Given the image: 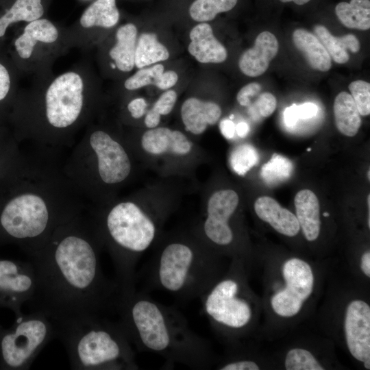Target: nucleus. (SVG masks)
I'll return each instance as SVG.
<instances>
[{
    "mask_svg": "<svg viewBox=\"0 0 370 370\" xmlns=\"http://www.w3.org/2000/svg\"><path fill=\"white\" fill-rule=\"evenodd\" d=\"M292 162L283 156L273 154L261 169V177L269 185L277 184L288 180L292 173Z\"/></svg>",
    "mask_w": 370,
    "mask_h": 370,
    "instance_id": "obj_32",
    "label": "nucleus"
},
{
    "mask_svg": "<svg viewBox=\"0 0 370 370\" xmlns=\"http://www.w3.org/2000/svg\"><path fill=\"white\" fill-rule=\"evenodd\" d=\"M349 90L360 114L369 115L370 114V84L361 79L356 80L349 84Z\"/></svg>",
    "mask_w": 370,
    "mask_h": 370,
    "instance_id": "obj_35",
    "label": "nucleus"
},
{
    "mask_svg": "<svg viewBox=\"0 0 370 370\" xmlns=\"http://www.w3.org/2000/svg\"><path fill=\"white\" fill-rule=\"evenodd\" d=\"M254 210L260 219L269 223L280 234L294 237L300 231L296 216L286 208H282L272 197H258L254 203Z\"/></svg>",
    "mask_w": 370,
    "mask_h": 370,
    "instance_id": "obj_23",
    "label": "nucleus"
},
{
    "mask_svg": "<svg viewBox=\"0 0 370 370\" xmlns=\"http://www.w3.org/2000/svg\"><path fill=\"white\" fill-rule=\"evenodd\" d=\"M238 0H195L189 8L192 19L199 23L213 20L221 12L231 10Z\"/></svg>",
    "mask_w": 370,
    "mask_h": 370,
    "instance_id": "obj_31",
    "label": "nucleus"
},
{
    "mask_svg": "<svg viewBox=\"0 0 370 370\" xmlns=\"http://www.w3.org/2000/svg\"><path fill=\"white\" fill-rule=\"evenodd\" d=\"M14 88V77L9 67L0 61V105L9 101Z\"/></svg>",
    "mask_w": 370,
    "mask_h": 370,
    "instance_id": "obj_36",
    "label": "nucleus"
},
{
    "mask_svg": "<svg viewBox=\"0 0 370 370\" xmlns=\"http://www.w3.org/2000/svg\"><path fill=\"white\" fill-rule=\"evenodd\" d=\"M17 151L0 184V245H17L28 257L61 225L88 209L63 171L61 151Z\"/></svg>",
    "mask_w": 370,
    "mask_h": 370,
    "instance_id": "obj_2",
    "label": "nucleus"
},
{
    "mask_svg": "<svg viewBox=\"0 0 370 370\" xmlns=\"http://www.w3.org/2000/svg\"><path fill=\"white\" fill-rule=\"evenodd\" d=\"M63 171L90 207L116 199L134 171L133 152L125 138L92 122L71 147Z\"/></svg>",
    "mask_w": 370,
    "mask_h": 370,
    "instance_id": "obj_6",
    "label": "nucleus"
},
{
    "mask_svg": "<svg viewBox=\"0 0 370 370\" xmlns=\"http://www.w3.org/2000/svg\"><path fill=\"white\" fill-rule=\"evenodd\" d=\"M262 90V86L257 82H251L244 86L238 92L236 99L242 106H249L251 99L258 95Z\"/></svg>",
    "mask_w": 370,
    "mask_h": 370,
    "instance_id": "obj_39",
    "label": "nucleus"
},
{
    "mask_svg": "<svg viewBox=\"0 0 370 370\" xmlns=\"http://www.w3.org/2000/svg\"><path fill=\"white\" fill-rule=\"evenodd\" d=\"M282 366L286 370H323L328 369L325 362L309 347L295 345L290 347L282 358Z\"/></svg>",
    "mask_w": 370,
    "mask_h": 370,
    "instance_id": "obj_30",
    "label": "nucleus"
},
{
    "mask_svg": "<svg viewBox=\"0 0 370 370\" xmlns=\"http://www.w3.org/2000/svg\"><path fill=\"white\" fill-rule=\"evenodd\" d=\"M259 156L256 149L250 145L237 147L230 156L232 169L238 175H244L257 164Z\"/></svg>",
    "mask_w": 370,
    "mask_h": 370,
    "instance_id": "obj_34",
    "label": "nucleus"
},
{
    "mask_svg": "<svg viewBox=\"0 0 370 370\" xmlns=\"http://www.w3.org/2000/svg\"><path fill=\"white\" fill-rule=\"evenodd\" d=\"M221 114L222 110L218 103L197 97L186 99L180 110L186 130L193 135H201L208 126L216 124Z\"/></svg>",
    "mask_w": 370,
    "mask_h": 370,
    "instance_id": "obj_20",
    "label": "nucleus"
},
{
    "mask_svg": "<svg viewBox=\"0 0 370 370\" xmlns=\"http://www.w3.org/2000/svg\"><path fill=\"white\" fill-rule=\"evenodd\" d=\"M297 112L299 119H310L317 115L318 107L314 103L306 102L297 106Z\"/></svg>",
    "mask_w": 370,
    "mask_h": 370,
    "instance_id": "obj_42",
    "label": "nucleus"
},
{
    "mask_svg": "<svg viewBox=\"0 0 370 370\" xmlns=\"http://www.w3.org/2000/svg\"><path fill=\"white\" fill-rule=\"evenodd\" d=\"M293 41L312 69L321 72L330 69L331 58L315 35L304 29H297L293 33Z\"/></svg>",
    "mask_w": 370,
    "mask_h": 370,
    "instance_id": "obj_25",
    "label": "nucleus"
},
{
    "mask_svg": "<svg viewBox=\"0 0 370 370\" xmlns=\"http://www.w3.org/2000/svg\"><path fill=\"white\" fill-rule=\"evenodd\" d=\"M147 103L143 97H135L129 100L125 106L126 111L130 118L140 119L146 114Z\"/></svg>",
    "mask_w": 370,
    "mask_h": 370,
    "instance_id": "obj_40",
    "label": "nucleus"
},
{
    "mask_svg": "<svg viewBox=\"0 0 370 370\" xmlns=\"http://www.w3.org/2000/svg\"><path fill=\"white\" fill-rule=\"evenodd\" d=\"M333 110L338 130L345 136H354L362 121L352 95L345 91L338 93L334 101Z\"/></svg>",
    "mask_w": 370,
    "mask_h": 370,
    "instance_id": "obj_27",
    "label": "nucleus"
},
{
    "mask_svg": "<svg viewBox=\"0 0 370 370\" xmlns=\"http://www.w3.org/2000/svg\"><path fill=\"white\" fill-rule=\"evenodd\" d=\"M314 32L330 58L338 64H345L348 62L349 55L347 50L352 53H357L360 49L358 39L352 34L343 36H334L325 26L321 25H317L314 27Z\"/></svg>",
    "mask_w": 370,
    "mask_h": 370,
    "instance_id": "obj_26",
    "label": "nucleus"
},
{
    "mask_svg": "<svg viewBox=\"0 0 370 370\" xmlns=\"http://www.w3.org/2000/svg\"><path fill=\"white\" fill-rule=\"evenodd\" d=\"M367 203H368V208H369V209H370V195H369L367 197Z\"/></svg>",
    "mask_w": 370,
    "mask_h": 370,
    "instance_id": "obj_49",
    "label": "nucleus"
},
{
    "mask_svg": "<svg viewBox=\"0 0 370 370\" xmlns=\"http://www.w3.org/2000/svg\"><path fill=\"white\" fill-rule=\"evenodd\" d=\"M189 38L188 53L199 62L221 63L227 59L225 47L214 36L213 29L208 23H199L193 27Z\"/></svg>",
    "mask_w": 370,
    "mask_h": 370,
    "instance_id": "obj_21",
    "label": "nucleus"
},
{
    "mask_svg": "<svg viewBox=\"0 0 370 370\" xmlns=\"http://www.w3.org/2000/svg\"><path fill=\"white\" fill-rule=\"evenodd\" d=\"M294 204L296 217L305 238L309 242L318 239L321 232L320 208L316 195L309 189L299 190Z\"/></svg>",
    "mask_w": 370,
    "mask_h": 370,
    "instance_id": "obj_24",
    "label": "nucleus"
},
{
    "mask_svg": "<svg viewBox=\"0 0 370 370\" xmlns=\"http://www.w3.org/2000/svg\"><path fill=\"white\" fill-rule=\"evenodd\" d=\"M249 131V125L245 122L238 123L235 126V132L241 138H245Z\"/></svg>",
    "mask_w": 370,
    "mask_h": 370,
    "instance_id": "obj_47",
    "label": "nucleus"
},
{
    "mask_svg": "<svg viewBox=\"0 0 370 370\" xmlns=\"http://www.w3.org/2000/svg\"><path fill=\"white\" fill-rule=\"evenodd\" d=\"M277 100L270 92L261 93L254 103V108L262 117H268L273 114L276 108Z\"/></svg>",
    "mask_w": 370,
    "mask_h": 370,
    "instance_id": "obj_38",
    "label": "nucleus"
},
{
    "mask_svg": "<svg viewBox=\"0 0 370 370\" xmlns=\"http://www.w3.org/2000/svg\"><path fill=\"white\" fill-rule=\"evenodd\" d=\"M132 151H140L153 158L184 160L194 151L193 142L180 130L166 127L148 129L138 145H128Z\"/></svg>",
    "mask_w": 370,
    "mask_h": 370,
    "instance_id": "obj_17",
    "label": "nucleus"
},
{
    "mask_svg": "<svg viewBox=\"0 0 370 370\" xmlns=\"http://www.w3.org/2000/svg\"><path fill=\"white\" fill-rule=\"evenodd\" d=\"M164 207V206H163ZM142 203L138 196L118 198L88 212L113 260L121 294L136 289V266L159 240L169 210Z\"/></svg>",
    "mask_w": 370,
    "mask_h": 370,
    "instance_id": "obj_5",
    "label": "nucleus"
},
{
    "mask_svg": "<svg viewBox=\"0 0 370 370\" xmlns=\"http://www.w3.org/2000/svg\"><path fill=\"white\" fill-rule=\"evenodd\" d=\"M341 332L346 349L352 358L370 369V305L361 296L347 299L341 314Z\"/></svg>",
    "mask_w": 370,
    "mask_h": 370,
    "instance_id": "obj_15",
    "label": "nucleus"
},
{
    "mask_svg": "<svg viewBox=\"0 0 370 370\" xmlns=\"http://www.w3.org/2000/svg\"><path fill=\"white\" fill-rule=\"evenodd\" d=\"M51 0H11L0 13V39L12 25L47 16Z\"/></svg>",
    "mask_w": 370,
    "mask_h": 370,
    "instance_id": "obj_22",
    "label": "nucleus"
},
{
    "mask_svg": "<svg viewBox=\"0 0 370 370\" xmlns=\"http://www.w3.org/2000/svg\"><path fill=\"white\" fill-rule=\"evenodd\" d=\"M93 73L86 62L59 74L38 77L15 99V140L38 149L71 148L99 108Z\"/></svg>",
    "mask_w": 370,
    "mask_h": 370,
    "instance_id": "obj_3",
    "label": "nucleus"
},
{
    "mask_svg": "<svg viewBox=\"0 0 370 370\" xmlns=\"http://www.w3.org/2000/svg\"><path fill=\"white\" fill-rule=\"evenodd\" d=\"M12 156L11 149L5 144L0 150V184Z\"/></svg>",
    "mask_w": 370,
    "mask_h": 370,
    "instance_id": "obj_43",
    "label": "nucleus"
},
{
    "mask_svg": "<svg viewBox=\"0 0 370 370\" xmlns=\"http://www.w3.org/2000/svg\"><path fill=\"white\" fill-rule=\"evenodd\" d=\"M120 18L116 0H92L75 23L66 27L71 48L86 51L99 45Z\"/></svg>",
    "mask_w": 370,
    "mask_h": 370,
    "instance_id": "obj_14",
    "label": "nucleus"
},
{
    "mask_svg": "<svg viewBox=\"0 0 370 370\" xmlns=\"http://www.w3.org/2000/svg\"><path fill=\"white\" fill-rule=\"evenodd\" d=\"M78 1H80V2H82V3H88V2L90 3L92 0H78Z\"/></svg>",
    "mask_w": 370,
    "mask_h": 370,
    "instance_id": "obj_50",
    "label": "nucleus"
},
{
    "mask_svg": "<svg viewBox=\"0 0 370 370\" xmlns=\"http://www.w3.org/2000/svg\"><path fill=\"white\" fill-rule=\"evenodd\" d=\"M57 337L56 323L40 310L23 314L10 328L0 325V369H29L42 349Z\"/></svg>",
    "mask_w": 370,
    "mask_h": 370,
    "instance_id": "obj_12",
    "label": "nucleus"
},
{
    "mask_svg": "<svg viewBox=\"0 0 370 370\" xmlns=\"http://www.w3.org/2000/svg\"><path fill=\"white\" fill-rule=\"evenodd\" d=\"M235 124L230 119H224L220 123V130L222 134L227 139L234 137L235 134Z\"/></svg>",
    "mask_w": 370,
    "mask_h": 370,
    "instance_id": "obj_46",
    "label": "nucleus"
},
{
    "mask_svg": "<svg viewBox=\"0 0 370 370\" xmlns=\"http://www.w3.org/2000/svg\"><path fill=\"white\" fill-rule=\"evenodd\" d=\"M164 67L162 64H156L148 68L139 69L134 74L127 77L123 82V88L132 91L148 85H156Z\"/></svg>",
    "mask_w": 370,
    "mask_h": 370,
    "instance_id": "obj_33",
    "label": "nucleus"
},
{
    "mask_svg": "<svg viewBox=\"0 0 370 370\" xmlns=\"http://www.w3.org/2000/svg\"><path fill=\"white\" fill-rule=\"evenodd\" d=\"M59 226L45 246L29 256L36 276L28 302L55 323L82 316L116 312L121 291L104 275L100 263L103 247L88 212Z\"/></svg>",
    "mask_w": 370,
    "mask_h": 370,
    "instance_id": "obj_1",
    "label": "nucleus"
},
{
    "mask_svg": "<svg viewBox=\"0 0 370 370\" xmlns=\"http://www.w3.org/2000/svg\"><path fill=\"white\" fill-rule=\"evenodd\" d=\"M367 176H368V180H369V179H370V172H369V170L368 171Z\"/></svg>",
    "mask_w": 370,
    "mask_h": 370,
    "instance_id": "obj_52",
    "label": "nucleus"
},
{
    "mask_svg": "<svg viewBox=\"0 0 370 370\" xmlns=\"http://www.w3.org/2000/svg\"><path fill=\"white\" fill-rule=\"evenodd\" d=\"M238 204L239 197L232 189L213 192L207 200L204 216L193 231L219 254L241 260L245 264L237 245L236 228L232 225Z\"/></svg>",
    "mask_w": 370,
    "mask_h": 370,
    "instance_id": "obj_13",
    "label": "nucleus"
},
{
    "mask_svg": "<svg viewBox=\"0 0 370 370\" xmlns=\"http://www.w3.org/2000/svg\"><path fill=\"white\" fill-rule=\"evenodd\" d=\"M36 287L34 267L29 261L0 258V308L21 317L22 306L33 297Z\"/></svg>",
    "mask_w": 370,
    "mask_h": 370,
    "instance_id": "obj_16",
    "label": "nucleus"
},
{
    "mask_svg": "<svg viewBox=\"0 0 370 370\" xmlns=\"http://www.w3.org/2000/svg\"><path fill=\"white\" fill-rule=\"evenodd\" d=\"M360 273L366 279L370 278V251L367 249L360 256L358 262Z\"/></svg>",
    "mask_w": 370,
    "mask_h": 370,
    "instance_id": "obj_45",
    "label": "nucleus"
},
{
    "mask_svg": "<svg viewBox=\"0 0 370 370\" xmlns=\"http://www.w3.org/2000/svg\"><path fill=\"white\" fill-rule=\"evenodd\" d=\"M297 105L293 104L287 107L284 111V121L286 126L293 127L299 120Z\"/></svg>",
    "mask_w": 370,
    "mask_h": 370,
    "instance_id": "obj_44",
    "label": "nucleus"
},
{
    "mask_svg": "<svg viewBox=\"0 0 370 370\" xmlns=\"http://www.w3.org/2000/svg\"><path fill=\"white\" fill-rule=\"evenodd\" d=\"M178 75L173 71H164L156 84V86L161 90H169L176 84Z\"/></svg>",
    "mask_w": 370,
    "mask_h": 370,
    "instance_id": "obj_41",
    "label": "nucleus"
},
{
    "mask_svg": "<svg viewBox=\"0 0 370 370\" xmlns=\"http://www.w3.org/2000/svg\"><path fill=\"white\" fill-rule=\"evenodd\" d=\"M335 13L346 27L367 30L370 28V1L351 0L340 2L335 7Z\"/></svg>",
    "mask_w": 370,
    "mask_h": 370,
    "instance_id": "obj_29",
    "label": "nucleus"
},
{
    "mask_svg": "<svg viewBox=\"0 0 370 370\" xmlns=\"http://www.w3.org/2000/svg\"><path fill=\"white\" fill-rule=\"evenodd\" d=\"M147 267L149 286L175 297L199 298L225 271L222 256L192 230L161 236Z\"/></svg>",
    "mask_w": 370,
    "mask_h": 370,
    "instance_id": "obj_7",
    "label": "nucleus"
},
{
    "mask_svg": "<svg viewBox=\"0 0 370 370\" xmlns=\"http://www.w3.org/2000/svg\"><path fill=\"white\" fill-rule=\"evenodd\" d=\"M278 50L279 43L274 34L262 32L257 36L254 45L241 54L239 69L247 76L258 77L267 70Z\"/></svg>",
    "mask_w": 370,
    "mask_h": 370,
    "instance_id": "obj_19",
    "label": "nucleus"
},
{
    "mask_svg": "<svg viewBox=\"0 0 370 370\" xmlns=\"http://www.w3.org/2000/svg\"><path fill=\"white\" fill-rule=\"evenodd\" d=\"M280 1L283 2V3H287V2L293 1L297 5H304V4L307 3L310 0H280Z\"/></svg>",
    "mask_w": 370,
    "mask_h": 370,
    "instance_id": "obj_48",
    "label": "nucleus"
},
{
    "mask_svg": "<svg viewBox=\"0 0 370 370\" xmlns=\"http://www.w3.org/2000/svg\"><path fill=\"white\" fill-rule=\"evenodd\" d=\"M71 49L66 27L47 16L23 25L12 41L18 67L33 77L53 72L56 60Z\"/></svg>",
    "mask_w": 370,
    "mask_h": 370,
    "instance_id": "obj_11",
    "label": "nucleus"
},
{
    "mask_svg": "<svg viewBox=\"0 0 370 370\" xmlns=\"http://www.w3.org/2000/svg\"><path fill=\"white\" fill-rule=\"evenodd\" d=\"M55 323L57 338L66 350L72 369L139 368L132 343L119 321L113 322L103 316L88 315Z\"/></svg>",
    "mask_w": 370,
    "mask_h": 370,
    "instance_id": "obj_8",
    "label": "nucleus"
},
{
    "mask_svg": "<svg viewBox=\"0 0 370 370\" xmlns=\"http://www.w3.org/2000/svg\"><path fill=\"white\" fill-rule=\"evenodd\" d=\"M136 25L131 22L119 25L114 31L113 39L101 49L104 53L107 68L119 73H127L135 66V51L138 38Z\"/></svg>",
    "mask_w": 370,
    "mask_h": 370,
    "instance_id": "obj_18",
    "label": "nucleus"
},
{
    "mask_svg": "<svg viewBox=\"0 0 370 370\" xmlns=\"http://www.w3.org/2000/svg\"><path fill=\"white\" fill-rule=\"evenodd\" d=\"M118 321L132 345L140 352L195 369H207L214 358L208 342L195 333L175 308L135 291L121 294Z\"/></svg>",
    "mask_w": 370,
    "mask_h": 370,
    "instance_id": "obj_4",
    "label": "nucleus"
},
{
    "mask_svg": "<svg viewBox=\"0 0 370 370\" xmlns=\"http://www.w3.org/2000/svg\"><path fill=\"white\" fill-rule=\"evenodd\" d=\"M177 99L176 92L169 89L158 97L150 110L160 117L168 115L173 110Z\"/></svg>",
    "mask_w": 370,
    "mask_h": 370,
    "instance_id": "obj_37",
    "label": "nucleus"
},
{
    "mask_svg": "<svg viewBox=\"0 0 370 370\" xmlns=\"http://www.w3.org/2000/svg\"><path fill=\"white\" fill-rule=\"evenodd\" d=\"M169 56V50L154 33L143 32L138 36L135 51V66L137 69L165 61Z\"/></svg>",
    "mask_w": 370,
    "mask_h": 370,
    "instance_id": "obj_28",
    "label": "nucleus"
},
{
    "mask_svg": "<svg viewBox=\"0 0 370 370\" xmlns=\"http://www.w3.org/2000/svg\"><path fill=\"white\" fill-rule=\"evenodd\" d=\"M329 215H330L329 213H328L327 212H323V216H324V217H329Z\"/></svg>",
    "mask_w": 370,
    "mask_h": 370,
    "instance_id": "obj_51",
    "label": "nucleus"
},
{
    "mask_svg": "<svg viewBox=\"0 0 370 370\" xmlns=\"http://www.w3.org/2000/svg\"><path fill=\"white\" fill-rule=\"evenodd\" d=\"M264 275L269 318L286 323L301 317L318 291V271L312 262L298 256L267 262Z\"/></svg>",
    "mask_w": 370,
    "mask_h": 370,
    "instance_id": "obj_10",
    "label": "nucleus"
},
{
    "mask_svg": "<svg viewBox=\"0 0 370 370\" xmlns=\"http://www.w3.org/2000/svg\"><path fill=\"white\" fill-rule=\"evenodd\" d=\"M248 269L238 259L199 297L213 330L227 344L241 341L254 330L260 301L249 286Z\"/></svg>",
    "mask_w": 370,
    "mask_h": 370,
    "instance_id": "obj_9",
    "label": "nucleus"
}]
</instances>
